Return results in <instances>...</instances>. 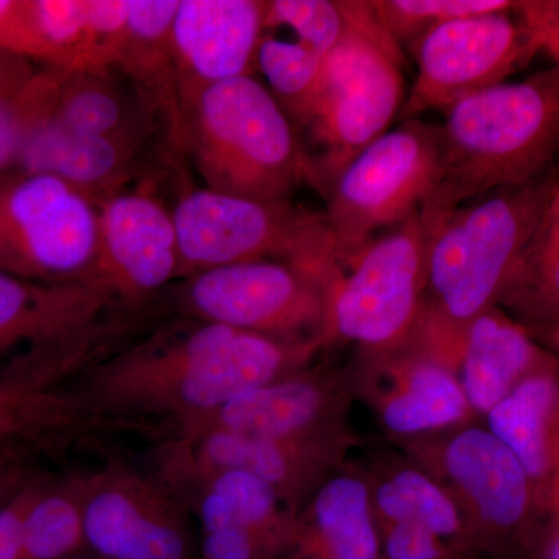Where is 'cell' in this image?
<instances>
[{
  "mask_svg": "<svg viewBox=\"0 0 559 559\" xmlns=\"http://www.w3.org/2000/svg\"><path fill=\"white\" fill-rule=\"evenodd\" d=\"M557 359L525 326L491 307L466 329L455 371L471 411L487 415L525 378Z\"/></svg>",
  "mask_w": 559,
  "mask_h": 559,
  "instance_id": "603a6c76",
  "label": "cell"
},
{
  "mask_svg": "<svg viewBox=\"0 0 559 559\" xmlns=\"http://www.w3.org/2000/svg\"><path fill=\"white\" fill-rule=\"evenodd\" d=\"M98 207L44 173L0 176V272L43 285L90 283L98 253Z\"/></svg>",
  "mask_w": 559,
  "mask_h": 559,
  "instance_id": "8fae6325",
  "label": "cell"
},
{
  "mask_svg": "<svg viewBox=\"0 0 559 559\" xmlns=\"http://www.w3.org/2000/svg\"><path fill=\"white\" fill-rule=\"evenodd\" d=\"M496 307L533 336L559 326V183Z\"/></svg>",
  "mask_w": 559,
  "mask_h": 559,
  "instance_id": "484cf974",
  "label": "cell"
},
{
  "mask_svg": "<svg viewBox=\"0 0 559 559\" xmlns=\"http://www.w3.org/2000/svg\"><path fill=\"white\" fill-rule=\"evenodd\" d=\"M516 13L528 25L539 50L559 68V0H522Z\"/></svg>",
  "mask_w": 559,
  "mask_h": 559,
  "instance_id": "8d00e7d4",
  "label": "cell"
},
{
  "mask_svg": "<svg viewBox=\"0 0 559 559\" xmlns=\"http://www.w3.org/2000/svg\"><path fill=\"white\" fill-rule=\"evenodd\" d=\"M485 417L489 432L527 473L540 510L549 518L559 474V358L525 378Z\"/></svg>",
  "mask_w": 559,
  "mask_h": 559,
  "instance_id": "7402d4cb",
  "label": "cell"
},
{
  "mask_svg": "<svg viewBox=\"0 0 559 559\" xmlns=\"http://www.w3.org/2000/svg\"><path fill=\"white\" fill-rule=\"evenodd\" d=\"M323 58L296 39L277 38L271 32H264L260 40L257 69L267 81V90L288 114L294 128L314 100L322 76Z\"/></svg>",
  "mask_w": 559,
  "mask_h": 559,
  "instance_id": "f546056e",
  "label": "cell"
},
{
  "mask_svg": "<svg viewBox=\"0 0 559 559\" xmlns=\"http://www.w3.org/2000/svg\"><path fill=\"white\" fill-rule=\"evenodd\" d=\"M86 549L98 559H194L187 510L156 476L120 462L81 473Z\"/></svg>",
  "mask_w": 559,
  "mask_h": 559,
  "instance_id": "5bb4252c",
  "label": "cell"
},
{
  "mask_svg": "<svg viewBox=\"0 0 559 559\" xmlns=\"http://www.w3.org/2000/svg\"><path fill=\"white\" fill-rule=\"evenodd\" d=\"M180 100V153L193 162L205 189L280 202L307 180L296 128L255 76L187 91Z\"/></svg>",
  "mask_w": 559,
  "mask_h": 559,
  "instance_id": "5b68a950",
  "label": "cell"
},
{
  "mask_svg": "<svg viewBox=\"0 0 559 559\" xmlns=\"http://www.w3.org/2000/svg\"><path fill=\"white\" fill-rule=\"evenodd\" d=\"M178 234L179 275L277 260L311 270L340 266L325 213L290 201L264 202L210 189L187 190L171 210Z\"/></svg>",
  "mask_w": 559,
  "mask_h": 559,
  "instance_id": "ba28073f",
  "label": "cell"
},
{
  "mask_svg": "<svg viewBox=\"0 0 559 559\" xmlns=\"http://www.w3.org/2000/svg\"><path fill=\"white\" fill-rule=\"evenodd\" d=\"M535 340L538 341L539 344H543L547 349H550V352L559 358V326H555V329L536 334Z\"/></svg>",
  "mask_w": 559,
  "mask_h": 559,
  "instance_id": "ab89813d",
  "label": "cell"
},
{
  "mask_svg": "<svg viewBox=\"0 0 559 559\" xmlns=\"http://www.w3.org/2000/svg\"><path fill=\"white\" fill-rule=\"evenodd\" d=\"M440 167V124L419 119L401 120L349 162L326 193L323 212L340 266L418 212L439 182Z\"/></svg>",
  "mask_w": 559,
  "mask_h": 559,
  "instance_id": "30bf717a",
  "label": "cell"
},
{
  "mask_svg": "<svg viewBox=\"0 0 559 559\" xmlns=\"http://www.w3.org/2000/svg\"><path fill=\"white\" fill-rule=\"evenodd\" d=\"M333 272L286 261H246L200 272L167 290L180 318L277 340L322 342L326 283Z\"/></svg>",
  "mask_w": 559,
  "mask_h": 559,
  "instance_id": "7c38bea8",
  "label": "cell"
},
{
  "mask_svg": "<svg viewBox=\"0 0 559 559\" xmlns=\"http://www.w3.org/2000/svg\"><path fill=\"white\" fill-rule=\"evenodd\" d=\"M286 559H382L369 479L352 471L331 474L300 510Z\"/></svg>",
  "mask_w": 559,
  "mask_h": 559,
  "instance_id": "d4e9b609",
  "label": "cell"
},
{
  "mask_svg": "<svg viewBox=\"0 0 559 559\" xmlns=\"http://www.w3.org/2000/svg\"><path fill=\"white\" fill-rule=\"evenodd\" d=\"M425 468L451 492L481 558L538 559L550 530L527 473L487 428H460L430 450Z\"/></svg>",
  "mask_w": 559,
  "mask_h": 559,
  "instance_id": "9c48e42d",
  "label": "cell"
},
{
  "mask_svg": "<svg viewBox=\"0 0 559 559\" xmlns=\"http://www.w3.org/2000/svg\"><path fill=\"white\" fill-rule=\"evenodd\" d=\"M426 267L428 234L418 210L330 275L323 347L356 344L367 358L406 347L423 311Z\"/></svg>",
  "mask_w": 559,
  "mask_h": 559,
  "instance_id": "52a82bcc",
  "label": "cell"
},
{
  "mask_svg": "<svg viewBox=\"0 0 559 559\" xmlns=\"http://www.w3.org/2000/svg\"><path fill=\"white\" fill-rule=\"evenodd\" d=\"M68 559H98L97 557H94L92 554H81L76 555V557L68 558Z\"/></svg>",
  "mask_w": 559,
  "mask_h": 559,
  "instance_id": "b9f144b4",
  "label": "cell"
},
{
  "mask_svg": "<svg viewBox=\"0 0 559 559\" xmlns=\"http://www.w3.org/2000/svg\"><path fill=\"white\" fill-rule=\"evenodd\" d=\"M369 484L378 525H419L480 557L459 503L429 471L414 465L390 466Z\"/></svg>",
  "mask_w": 559,
  "mask_h": 559,
  "instance_id": "4316f807",
  "label": "cell"
},
{
  "mask_svg": "<svg viewBox=\"0 0 559 559\" xmlns=\"http://www.w3.org/2000/svg\"><path fill=\"white\" fill-rule=\"evenodd\" d=\"M366 378L381 425L393 436L462 428L473 412L457 371L415 345L367 358Z\"/></svg>",
  "mask_w": 559,
  "mask_h": 559,
  "instance_id": "ffe728a7",
  "label": "cell"
},
{
  "mask_svg": "<svg viewBox=\"0 0 559 559\" xmlns=\"http://www.w3.org/2000/svg\"><path fill=\"white\" fill-rule=\"evenodd\" d=\"M47 476L33 480L0 509V559H25V518Z\"/></svg>",
  "mask_w": 559,
  "mask_h": 559,
  "instance_id": "d590c367",
  "label": "cell"
},
{
  "mask_svg": "<svg viewBox=\"0 0 559 559\" xmlns=\"http://www.w3.org/2000/svg\"><path fill=\"white\" fill-rule=\"evenodd\" d=\"M39 64L0 50V176L14 171L22 146V106Z\"/></svg>",
  "mask_w": 559,
  "mask_h": 559,
  "instance_id": "d6a6232c",
  "label": "cell"
},
{
  "mask_svg": "<svg viewBox=\"0 0 559 559\" xmlns=\"http://www.w3.org/2000/svg\"><path fill=\"white\" fill-rule=\"evenodd\" d=\"M27 92L22 106L24 128L16 170L64 180L97 207L128 190L145 170L148 148L64 127L33 108Z\"/></svg>",
  "mask_w": 559,
  "mask_h": 559,
  "instance_id": "ac0fdd59",
  "label": "cell"
},
{
  "mask_svg": "<svg viewBox=\"0 0 559 559\" xmlns=\"http://www.w3.org/2000/svg\"><path fill=\"white\" fill-rule=\"evenodd\" d=\"M404 53L370 0H353L352 27L323 58L310 109L297 124L307 180L326 197L345 167L389 131L406 95Z\"/></svg>",
  "mask_w": 559,
  "mask_h": 559,
  "instance_id": "8992f818",
  "label": "cell"
},
{
  "mask_svg": "<svg viewBox=\"0 0 559 559\" xmlns=\"http://www.w3.org/2000/svg\"><path fill=\"white\" fill-rule=\"evenodd\" d=\"M0 50L43 66V47L33 27L28 0H0Z\"/></svg>",
  "mask_w": 559,
  "mask_h": 559,
  "instance_id": "e575fe53",
  "label": "cell"
},
{
  "mask_svg": "<svg viewBox=\"0 0 559 559\" xmlns=\"http://www.w3.org/2000/svg\"><path fill=\"white\" fill-rule=\"evenodd\" d=\"M382 559H479L474 551L406 522L378 525Z\"/></svg>",
  "mask_w": 559,
  "mask_h": 559,
  "instance_id": "836d02e7",
  "label": "cell"
},
{
  "mask_svg": "<svg viewBox=\"0 0 559 559\" xmlns=\"http://www.w3.org/2000/svg\"><path fill=\"white\" fill-rule=\"evenodd\" d=\"M345 412L347 393L340 382L305 367L242 393L176 436L221 429L266 439L349 440Z\"/></svg>",
  "mask_w": 559,
  "mask_h": 559,
  "instance_id": "e0dca14e",
  "label": "cell"
},
{
  "mask_svg": "<svg viewBox=\"0 0 559 559\" xmlns=\"http://www.w3.org/2000/svg\"><path fill=\"white\" fill-rule=\"evenodd\" d=\"M511 0H370L385 32L401 49H412L423 36L447 22L511 10Z\"/></svg>",
  "mask_w": 559,
  "mask_h": 559,
  "instance_id": "4dcf8cb0",
  "label": "cell"
},
{
  "mask_svg": "<svg viewBox=\"0 0 559 559\" xmlns=\"http://www.w3.org/2000/svg\"><path fill=\"white\" fill-rule=\"evenodd\" d=\"M264 9L259 0H179L173 51L180 95L238 76H253Z\"/></svg>",
  "mask_w": 559,
  "mask_h": 559,
  "instance_id": "d6986e66",
  "label": "cell"
},
{
  "mask_svg": "<svg viewBox=\"0 0 559 559\" xmlns=\"http://www.w3.org/2000/svg\"><path fill=\"white\" fill-rule=\"evenodd\" d=\"M98 215V253L87 286L128 307L156 305L179 275L171 210L148 189H138L103 202Z\"/></svg>",
  "mask_w": 559,
  "mask_h": 559,
  "instance_id": "9a60e30c",
  "label": "cell"
},
{
  "mask_svg": "<svg viewBox=\"0 0 559 559\" xmlns=\"http://www.w3.org/2000/svg\"><path fill=\"white\" fill-rule=\"evenodd\" d=\"M353 0H271L264 32L288 28L297 43L326 57L352 27Z\"/></svg>",
  "mask_w": 559,
  "mask_h": 559,
  "instance_id": "1f68e13d",
  "label": "cell"
},
{
  "mask_svg": "<svg viewBox=\"0 0 559 559\" xmlns=\"http://www.w3.org/2000/svg\"><path fill=\"white\" fill-rule=\"evenodd\" d=\"M417 76L401 120L419 119L430 110L447 112L527 68L540 53L528 25L513 9L447 22L412 46Z\"/></svg>",
  "mask_w": 559,
  "mask_h": 559,
  "instance_id": "4fadbf2b",
  "label": "cell"
},
{
  "mask_svg": "<svg viewBox=\"0 0 559 559\" xmlns=\"http://www.w3.org/2000/svg\"><path fill=\"white\" fill-rule=\"evenodd\" d=\"M559 183V167L489 191L425 224L426 290L411 344L455 370L471 322L496 307Z\"/></svg>",
  "mask_w": 559,
  "mask_h": 559,
  "instance_id": "7a4b0ae2",
  "label": "cell"
},
{
  "mask_svg": "<svg viewBox=\"0 0 559 559\" xmlns=\"http://www.w3.org/2000/svg\"><path fill=\"white\" fill-rule=\"evenodd\" d=\"M151 318L83 285H43L0 272V392L68 390L135 337Z\"/></svg>",
  "mask_w": 559,
  "mask_h": 559,
  "instance_id": "277c9868",
  "label": "cell"
},
{
  "mask_svg": "<svg viewBox=\"0 0 559 559\" xmlns=\"http://www.w3.org/2000/svg\"><path fill=\"white\" fill-rule=\"evenodd\" d=\"M549 518L550 528L559 532V474L554 485V491H551Z\"/></svg>",
  "mask_w": 559,
  "mask_h": 559,
  "instance_id": "60d3db41",
  "label": "cell"
},
{
  "mask_svg": "<svg viewBox=\"0 0 559 559\" xmlns=\"http://www.w3.org/2000/svg\"><path fill=\"white\" fill-rule=\"evenodd\" d=\"M538 559H559V532L550 528L540 547Z\"/></svg>",
  "mask_w": 559,
  "mask_h": 559,
  "instance_id": "f35d334b",
  "label": "cell"
},
{
  "mask_svg": "<svg viewBox=\"0 0 559 559\" xmlns=\"http://www.w3.org/2000/svg\"><path fill=\"white\" fill-rule=\"evenodd\" d=\"M33 108L72 130L150 148L159 121L116 69L62 70L39 66L27 92Z\"/></svg>",
  "mask_w": 559,
  "mask_h": 559,
  "instance_id": "44dd1931",
  "label": "cell"
},
{
  "mask_svg": "<svg viewBox=\"0 0 559 559\" xmlns=\"http://www.w3.org/2000/svg\"><path fill=\"white\" fill-rule=\"evenodd\" d=\"M87 428L91 425L83 407L69 390L0 392V451L11 448L47 451Z\"/></svg>",
  "mask_w": 559,
  "mask_h": 559,
  "instance_id": "83f0119b",
  "label": "cell"
},
{
  "mask_svg": "<svg viewBox=\"0 0 559 559\" xmlns=\"http://www.w3.org/2000/svg\"><path fill=\"white\" fill-rule=\"evenodd\" d=\"M179 0H128V33L114 69L124 76L159 121L171 151L180 153L182 100L173 51Z\"/></svg>",
  "mask_w": 559,
  "mask_h": 559,
  "instance_id": "cb8c5ba5",
  "label": "cell"
},
{
  "mask_svg": "<svg viewBox=\"0 0 559 559\" xmlns=\"http://www.w3.org/2000/svg\"><path fill=\"white\" fill-rule=\"evenodd\" d=\"M443 114L439 182L419 209L425 224L557 167L558 66L477 92Z\"/></svg>",
  "mask_w": 559,
  "mask_h": 559,
  "instance_id": "3957f363",
  "label": "cell"
},
{
  "mask_svg": "<svg viewBox=\"0 0 559 559\" xmlns=\"http://www.w3.org/2000/svg\"><path fill=\"white\" fill-rule=\"evenodd\" d=\"M322 342L179 318L110 353L68 389L92 426H168L170 437L242 393L310 366Z\"/></svg>",
  "mask_w": 559,
  "mask_h": 559,
  "instance_id": "6da1fadb",
  "label": "cell"
},
{
  "mask_svg": "<svg viewBox=\"0 0 559 559\" xmlns=\"http://www.w3.org/2000/svg\"><path fill=\"white\" fill-rule=\"evenodd\" d=\"M39 452L27 448H11L0 451V509L9 503L21 489L43 476L36 468Z\"/></svg>",
  "mask_w": 559,
  "mask_h": 559,
  "instance_id": "74e56055",
  "label": "cell"
},
{
  "mask_svg": "<svg viewBox=\"0 0 559 559\" xmlns=\"http://www.w3.org/2000/svg\"><path fill=\"white\" fill-rule=\"evenodd\" d=\"M25 559H68L86 551L81 473L47 476L24 525Z\"/></svg>",
  "mask_w": 559,
  "mask_h": 559,
  "instance_id": "f1b7e54d",
  "label": "cell"
},
{
  "mask_svg": "<svg viewBox=\"0 0 559 559\" xmlns=\"http://www.w3.org/2000/svg\"><path fill=\"white\" fill-rule=\"evenodd\" d=\"M349 440L266 439L221 429H200L162 441L156 465L200 471L237 469L270 484L299 514L333 471Z\"/></svg>",
  "mask_w": 559,
  "mask_h": 559,
  "instance_id": "2e32d148",
  "label": "cell"
}]
</instances>
